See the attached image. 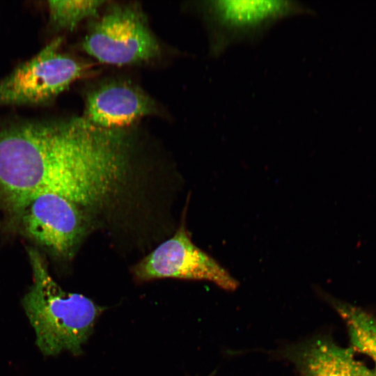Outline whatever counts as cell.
<instances>
[{"instance_id":"6da1fadb","label":"cell","mask_w":376,"mask_h":376,"mask_svg":"<svg viewBox=\"0 0 376 376\" xmlns=\"http://www.w3.org/2000/svg\"><path fill=\"white\" fill-rule=\"evenodd\" d=\"M132 134L83 116L28 122L0 131V199L19 216L36 197L61 196L86 212L115 194L127 169Z\"/></svg>"},{"instance_id":"7a4b0ae2","label":"cell","mask_w":376,"mask_h":376,"mask_svg":"<svg viewBox=\"0 0 376 376\" xmlns=\"http://www.w3.org/2000/svg\"><path fill=\"white\" fill-rule=\"evenodd\" d=\"M33 284L22 305L45 356L63 351L81 352L101 313V308L83 295L65 292L53 279L46 263L34 249L29 251Z\"/></svg>"},{"instance_id":"3957f363","label":"cell","mask_w":376,"mask_h":376,"mask_svg":"<svg viewBox=\"0 0 376 376\" xmlns=\"http://www.w3.org/2000/svg\"><path fill=\"white\" fill-rule=\"evenodd\" d=\"M198 8L207 27L214 57L235 45L258 43L283 19L313 14L311 8L294 0H210L200 2Z\"/></svg>"},{"instance_id":"277c9868","label":"cell","mask_w":376,"mask_h":376,"mask_svg":"<svg viewBox=\"0 0 376 376\" xmlns=\"http://www.w3.org/2000/svg\"><path fill=\"white\" fill-rule=\"evenodd\" d=\"M81 45L98 62L118 66L148 63L162 50L143 11L134 3L107 6L93 19Z\"/></svg>"},{"instance_id":"5b68a950","label":"cell","mask_w":376,"mask_h":376,"mask_svg":"<svg viewBox=\"0 0 376 376\" xmlns=\"http://www.w3.org/2000/svg\"><path fill=\"white\" fill-rule=\"evenodd\" d=\"M56 38L0 81V105L45 102L84 77L91 65L61 51Z\"/></svg>"},{"instance_id":"8992f818","label":"cell","mask_w":376,"mask_h":376,"mask_svg":"<svg viewBox=\"0 0 376 376\" xmlns=\"http://www.w3.org/2000/svg\"><path fill=\"white\" fill-rule=\"evenodd\" d=\"M134 273L141 281L166 278L206 281L228 291L239 285L224 267L192 242L184 224L140 260Z\"/></svg>"},{"instance_id":"52a82bcc","label":"cell","mask_w":376,"mask_h":376,"mask_svg":"<svg viewBox=\"0 0 376 376\" xmlns=\"http://www.w3.org/2000/svg\"><path fill=\"white\" fill-rule=\"evenodd\" d=\"M19 217L29 237L61 257L72 255L87 225L84 210L54 194L36 197Z\"/></svg>"},{"instance_id":"ba28073f","label":"cell","mask_w":376,"mask_h":376,"mask_svg":"<svg viewBox=\"0 0 376 376\" xmlns=\"http://www.w3.org/2000/svg\"><path fill=\"white\" fill-rule=\"evenodd\" d=\"M157 111L155 100L139 86L126 80L111 79L87 92L82 116L100 127L123 129Z\"/></svg>"},{"instance_id":"9c48e42d","label":"cell","mask_w":376,"mask_h":376,"mask_svg":"<svg viewBox=\"0 0 376 376\" xmlns=\"http://www.w3.org/2000/svg\"><path fill=\"white\" fill-rule=\"evenodd\" d=\"M354 350L329 338H317L291 350L288 357L301 376H375L354 357Z\"/></svg>"},{"instance_id":"30bf717a","label":"cell","mask_w":376,"mask_h":376,"mask_svg":"<svg viewBox=\"0 0 376 376\" xmlns=\"http://www.w3.org/2000/svg\"><path fill=\"white\" fill-rule=\"evenodd\" d=\"M333 306L345 323L352 347L373 361L376 376V317L347 303L333 301Z\"/></svg>"},{"instance_id":"8fae6325","label":"cell","mask_w":376,"mask_h":376,"mask_svg":"<svg viewBox=\"0 0 376 376\" xmlns=\"http://www.w3.org/2000/svg\"><path fill=\"white\" fill-rule=\"evenodd\" d=\"M106 1H49L50 22L58 29L72 31L82 21L99 15Z\"/></svg>"}]
</instances>
